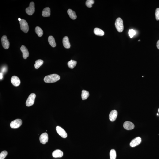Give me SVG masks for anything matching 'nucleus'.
<instances>
[{
	"label": "nucleus",
	"instance_id": "obj_31",
	"mask_svg": "<svg viewBox=\"0 0 159 159\" xmlns=\"http://www.w3.org/2000/svg\"><path fill=\"white\" fill-rule=\"evenodd\" d=\"M157 47L158 49H159V40L157 41Z\"/></svg>",
	"mask_w": 159,
	"mask_h": 159
},
{
	"label": "nucleus",
	"instance_id": "obj_10",
	"mask_svg": "<svg viewBox=\"0 0 159 159\" xmlns=\"http://www.w3.org/2000/svg\"><path fill=\"white\" fill-rule=\"evenodd\" d=\"M48 133L45 132L42 133L40 137V142L44 144L48 142Z\"/></svg>",
	"mask_w": 159,
	"mask_h": 159
},
{
	"label": "nucleus",
	"instance_id": "obj_18",
	"mask_svg": "<svg viewBox=\"0 0 159 159\" xmlns=\"http://www.w3.org/2000/svg\"><path fill=\"white\" fill-rule=\"evenodd\" d=\"M67 13L71 19L74 20L77 18V15L75 11H73L71 9H69L68 10Z\"/></svg>",
	"mask_w": 159,
	"mask_h": 159
},
{
	"label": "nucleus",
	"instance_id": "obj_26",
	"mask_svg": "<svg viewBox=\"0 0 159 159\" xmlns=\"http://www.w3.org/2000/svg\"><path fill=\"white\" fill-rule=\"evenodd\" d=\"M94 3V1L93 0H87L86 1V4L87 7L91 8L92 7V5Z\"/></svg>",
	"mask_w": 159,
	"mask_h": 159
},
{
	"label": "nucleus",
	"instance_id": "obj_4",
	"mask_svg": "<svg viewBox=\"0 0 159 159\" xmlns=\"http://www.w3.org/2000/svg\"><path fill=\"white\" fill-rule=\"evenodd\" d=\"M36 97V95L34 93H32L29 95L26 101V105L27 106L29 107L33 105L34 103Z\"/></svg>",
	"mask_w": 159,
	"mask_h": 159
},
{
	"label": "nucleus",
	"instance_id": "obj_17",
	"mask_svg": "<svg viewBox=\"0 0 159 159\" xmlns=\"http://www.w3.org/2000/svg\"><path fill=\"white\" fill-rule=\"evenodd\" d=\"M42 16L43 17H49L50 15V10L49 7H46L43 9L42 12Z\"/></svg>",
	"mask_w": 159,
	"mask_h": 159
},
{
	"label": "nucleus",
	"instance_id": "obj_6",
	"mask_svg": "<svg viewBox=\"0 0 159 159\" xmlns=\"http://www.w3.org/2000/svg\"><path fill=\"white\" fill-rule=\"evenodd\" d=\"M25 10L26 13L29 15H32L35 11L34 3V2H31L30 3L29 6L26 8Z\"/></svg>",
	"mask_w": 159,
	"mask_h": 159
},
{
	"label": "nucleus",
	"instance_id": "obj_34",
	"mask_svg": "<svg viewBox=\"0 0 159 159\" xmlns=\"http://www.w3.org/2000/svg\"><path fill=\"white\" fill-rule=\"evenodd\" d=\"M158 112H159V108L158 109Z\"/></svg>",
	"mask_w": 159,
	"mask_h": 159
},
{
	"label": "nucleus",
	"instance_id": "obj_21",
	"mask_svg": "<svg viewBox=\"0 0 159 159\" xmlns=\"http://www.w3.org/2000/svg\"><path fill=\"white\" fill-rule=\"evenodd\" d=\"M89 96V93L88 91L83 90L82 92L81 97L83 100L87 99Z\"/></svg>",
	"mask_w": 159,
	"mask_h": 159
},
{
	"label": "nucleus",
	"instance_id": "obj_19",
	"mask_svg": "<svg viewBox=\"0 0 159 159\" xmlns=\"http://www.w3.org/2000/svg\"><path fill=\"white\" fill-rule=\"evenodd\" d=\"M48 41L49 44L52 47H55L56 46V43L54 38L52 36H50L48 38Z\"/></svg>",
	"mask_w": 159,
	"mask_h": 159
},
{
	"label": "nucleus",
	"instance_id": "obj_13",
	"mask_svg": "<svg viewBox=\"0 0 159 159\" xmlns=\"http://www.w3.org/2000/svg\"><path fill=\"white\" fill-rule=\"evenodd\" d=\"M20 50L23 53V57L24 59H26L29 56V52L28 49L25 46L22 45L20 48Z\"/></svg>",
	"mask_w": 159,
	"mask_h": 159
},
{
	"label": "nucleus",
	"instance_id": "obj_3",
	"mask_svg": "<svg viewBox=\"0 0 159 159\" xmlns=\"http://www.w3.org/2000/svg\"><path fill=\"white\" fill-rule=\"evenodd\" d=\"M19 24L21 30L24 33H27L29 30V27L27 22L25 19H21V21L19 22Z\"/></svg>",
	"mask_w": 159,
	"mask_h": 159
},
{
	"label": "nucleus",
	"instance_id": "obj_22",
	"mask_svg": "<svg viewBox=\"0 0 159 159\" xmlns=\"http://www.w3.org/2000/svg\"><path fill=\"white\" fill-rule=\"evenodd\" d=\"M77 64V62L76 61L71 60L68 62V65L69 68L73 69L76 66Z\"/></svg>",
	"mask_w": 159,
	"mask_h": 159
},
{
	"label": "nucleus",
	"instance_id": "obj_29",
	"mask_svg": "<svg viewBox=\"0 0 159 159\" xmlns=\"http://www.w3.org/2000/svg\"><path fill=\"white\" fill-rule=\"evenodd\" d=\"M155 18L157 20H159V8H157L155 10Z\"/></svg>",
	"mask_w": 159,
	"mask_h": 159
},
{
	"label": "nucleus",
	"instance_id": "obj_5",
	"mask_svg": "<svg viewBox=\"0 0 159 159\" xmlns=\"http://www.w3.org/2000/svg\"><path fill=\"white\" fill-rule=\"evenodd\" d=\"M22 124V121L21 120L18 119L13 121L10 123V126L12 128H18L21 126Z\"/></svg>",
	"mask_w": 159,
	"mask_h": 159
},
{
	"label": "nucleus",
	"instance_id": "obj_2",
	"mask_svg": "<svg viewBox=\"0 0 159 159\" xmlns=\"http://www.w3.org/2000/svg\"><path fill=\"white\" fill-rule=\"evenodd\" d=\"M115 26L117 31L120 33L122 32L124 29L122 19L120 18H117L115 23Z\"/></svg>",
	"mask_w": 159,
	"mask_h": 159
},
{
	"label": "nucleus",
	"instance_id": "obj_12",
	"mask_svg": "<svg viewBox=\"0 0 159 159\" xmlns=\"http://www.w3.org/2000/svg\"><path fill=\"white\" fill-rule=\"evenodd\" d=\"M11 83L15 86H18L20 84V79L17 76H13L11 78Z\"/></svg>",
	"mask_w": 159,
	"mask_h": 159
},
{
	"label": "nucleus",
	"instance_id": "obj_16",
	"mask_svg": "<svg viewBox=\"0 0 159 159\" xmlns=\"http://www.w3.org/2000/svg\"><path fill=\"white\" fill-rule=\"evenodd\" d=\"M52 155L54 158L61 157L63 155V152L59 149L55 150L53 152Z\"/></svg>",
	"mask_w": 159,
	"mask_h": 159
},
{
	"label": "nucleus",
	"instance_id": "obj_11",
	"mask_svg": "<svg viewBox=\"0 0 159 159\" xmlns=\"http://www.w3.org/2000/svg\"><path fill=\"white\" fill-rule=\"evenodd\" d=\"M123 126L124 129L128 130L133 129L135 127L134 124L133 123L129 121H127L124 122Z\"/></svg>",
	"mask_w": 159,
	"mask_h": 159
},
{
	"label": "nucleus",
	"instance_id": "obj_1",
	"mask_svg": "<svg viewBox=\"0 0 159 159\" xmlns=\"http://www.w3.org/2000/svg\"><path fill=\"white\" fill-rule=\"evenodd\" d=\"M60 77L57 74H52L46 76L44 80L45 82L48 83H55L59 80Z\"/></svg>",
	"mask_w": 159,
	"mask_h": 159
},
{
	"label": "nucleus",
	"instance_id": "obj_24",
	"mask_svg": "<svg viewBox=\"0 0 159 159\" xmlns=\"http://www.w3.org/2000/svg\"><path fill=\"white\" fill-rule=\"evenodd\" d=\"M43 61L41 59L35 61V63L34 64V67L36 69H38L42 65L43 63Z\"/></svg>",
	"mask_w": 159,
	"mask_h": 159
},
{
	"label": "nucleus",
	"instance_id": "obj_23",
	"mask_svg": "<svg viewBox=\"0 0 159 159\" xmlns=\"http://www.w3.org/2000/svg\"><path fill=\"white\" fill-rule=\"evenodd\" d=\"M35 32L38 36L41 37L43 35V32L42 30L39 26H37L35 28Z\"/></svg>",
	"mask_w": 159,
	"mask_h": 159
},
{
	"label": "nucleus",
	"instance_id": "obj_33",
	"mask_svg": "<svg viewBox=\"0 0 159 159\" xmlns=\"http://www.w3.org/2000/svg\"><path fill=\"white\" fill-rule=\"evenodd\" d=\"M18 20H19V22L21 21V19L20 18H18Z\"/></svg>",
	"mask_w": 159,
	"mask_h": 159
},
{
	"label": "nucleus",
	"instance_id": "obj_7",
	"mask_svg": "<svg viewBox=\"0 0 159 159\" xmlns=\"http://www.w3.org/2000/svg\"><path fill=\"white\" fill-rule=\"evenodd\" d=\"M56 131L59 135L62 137L65 138L67 137V134L64 129L59 126H57L56 128Z\"/></svg>",
	"mask_w": 159,
	"mask_h": 159
},
{
	"label": "nucleus",
	"instance_id": "obj_20",
	"mask_svg": "<svg viewBox=\"0 0 159 159\" xmlns=\"http://www.w3.org/2000/svg\"><path fill=\"white\" fill-rule=\"evenodd\" d=\"M94 33L95 35L100 36L104 35V33L103 31L100 28H95L94 30Z\"/></svg>",
	"mask_w": 159,
	"mask_h": 159
},
{
	"label": "nucleus",
	"instance_id": "obj_8",
	"mask_svg": "<svg viewBox=\"0 0 159 159\" xmlns=\"http://www.w3.org/2000/svg\"><path fill=\"white\" fill-rule=\"evenodd\" d=\"M1 41L2 45L3 48L6 49H8L10 46V42L8 40L6 36L4 35L2 37Z\"/></svg>",
	"mask_w": 159,
	"mask_h": 159
},
{
	"label": "nucleus",
	"instance_id": "obj_9",
	"mask_svg": "<svg viewBox=\"0 0 159 159\" xmlns=\"http://www.w3.org/2000/svg\"><path fill=\"white\" fill-rule=\"evenodd\" d=\"M141 138L140 137L136 138L131 140L130 143V146L132 147H136L139 145L141 142Z\"/></svg>",
	"mask_w": 159,
	"mask_h": 159
},
{
	"label": "nucleus",
	"instance_id": "obj_14",
	"mask_svg": "<svg viewBox=\"0 0 159 159\" xmlns=\"http://www.w3.org/2000/svg\"><path fill=\"white\" fill-rule=\"evenodd\" d=\"M117 116V110H114L110 112L109 115V118L110 121L113 122L116 120Z\"/></svg>",
	"mask_w": 159,
	"mask_h": 159
},
{
	"label": "nucleus",
	"instance_id": "obj_15",
	"mask_svg": "<svg viewBox=\"0 0 159 159\" xmlns=\"http://www.w3.org/2000/svg\"><path fill=\"white\" fill-rule=\"evenodd\" d=\"M63 46L64 48L68 49L71 47V45L69 41L68 38V37L65 36L63 38Z\"/></svg>",
	"mask_w": 159,
	"mask_h": 159
},
{
	"label": "nucleus",
	"instance_id": "obj_25",
	"mask_svg": "<svg viewBox=\"0 0 159 159\" xmlns=\"http://www.w3.org/2000/svg\"><path fill=\"white\" fill-rule=\"evenodd\" d=\"M110 159H116V151L114 149H112L110 150Z\"/></svg>",
	"mask_w": 159,
	"mask_h": 159
},
{
	"label": "nucleus",
	"instance_id": "obj_27",
	"mask_svg": "<svg viewBox=\"0 0 159 159\" xmlns=\"http://www.w3.org/2000/svg\"><path fill=\"white\" fill-rule=\"evenodd\" d=\"M7 155L8 152L7 151H3L0 154V159H4Z\"/></svg>",
	"mask_w": 159,
	"mask_h": 159
},
{
	"label": "nucleus",
	"instance_id": "obj_32",
	"mask_svg": "<svg viewBox=\"0 0 159 159\" xmlns=\"http://www.w3.org/2000/svg\"><path fill=\"white\" fill-rule=\"evenodd\" d=\"M3 78V74L2 73H0V79H2Z\"/></svg>",
	"mask_w": 159,
	"mask_h": 159
},
{
	"label": "nucleus",
	"instance_id": "obj_28",
	"mask_svg": "<svg viewBox=\"0 0 159 159\" xmlns=\"http://www.w3.org/2000/svg\"><path fill=\"white\" fill-rule=\"evenodd\" d=\"M129 34L130 37L132 38L133 37L134 35H135V31L133 29H130L129 31Z\"/></svg>",
	"mask_w": 159,
	"mask_h": 159
},
{
	"label": "nucleus",
	"instance_id": "obj_30",
	"mask_svg": "<svg viewBox=\"0 0 159 159\" xmlns=\"http://www.w3.org/2000/svg\"><path fill=\"white\" fill-rule=\"evenodd\" d=\"M7 70V68L5 66H3V67H2L1 70V73L3 74L5 73L6 72Z\"/></svg>",
	"mask_w": 159,
	"mask_h": 159
}]
</instances>
